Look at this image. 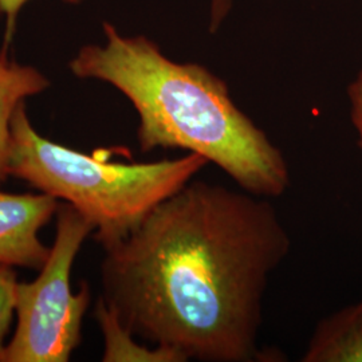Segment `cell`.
Here are the masks:
<instances>
[{
	"label": "cell",
	"mask_w": 362,
	"mask_h": 362,
	"mask_svg": "<svg viewBox=\"0 0 362 362\" xmlns=\"http://www.w3.org/2000/svg\"><path fill=\"white\" fill-rule=\"evenodd\" d=\"M290 251L269 199L194 179L105 250L101 298L188 361H262L263 299Z\"/></svg>",
	"instance_id": "obj_1"
},
{
	"label": "cell",
	"mask_w": 362,
	"mask_h": 362,
	"mask_svg": "<svg viewBox=\"0 0 362 362\" xmlns=\"http://www.w3.org/2000/svg\"><path fill=\"white\" fill-rule=\"evenodd\" d=\"M104 31V46L82 47L69 66L76 77L104 81L129 100L141 152L184 149L204 156L248 194H285L284 152L235 105L221 78L204 66L170 61L145 37H122L110 23Z\"/></svg>",
	"instance_id": "obj_2"
},
{
	"label": "cell",
	"mask_w": 362,
	"mask_h": 362,
	"mask_svg": "<svg viewBox=\"0 0 362 362\" xmlns=\"http://www.w3.org/2000/svg\"><path fill=\"white\" fill-rule=\"evenodd\" d=\"M209 164L187 153L155 163H113L40 136L25 103L11 121L8 176L76 208L90 221L104 250L128 238L158 204L177 194Z\"/></svg>",
	"instance_id": "obj_3"
},
{
	"label": "cell",
	"mask_w": 362,
	"mask_h": 362,
	"mask_svg": "<svg viewBox=\"0 0 362 362\" xmlns=\"http://www.w3.org/2000/svg\"><path fill=\"white\" fill-rule=\"evenodd\" d=\"M55 216V240L37 279L16 285L18 322L3 362H67L81 344L90 287L82 282L74 294L70 275L81 247L94 228L66 203L58 207Z\"/></svg>",
	"instance_id": "obj_4"
},
{
	"label": "cell",
	"mask_w": 362,
	"mask_h": 362,
	"mask_svg": "<svg viewBox=\"0 0 362 362\" xmlns=\"http://www.w3.org/2000/svg\"><path fill=\"white\" fill-rule=\"evenodd\" d=\"M58 200L46 194L0 191V264L40 270L50 255L39 231L58 211Z\"/></svg>",
	"instance_id": "obj_5"
},
{
	"label": "cell",
	"mask_w": 362,
	"mask_h": 362,
	"mask_svg": "<svg viewBox=\"0 0 362 362\" xmlns=\"http://www.w3.org/2000/svg\"><path fill=\"white\" fill-rule=\"evenodd\" d=\"M302 362H362V299L322 318Z\"/></svg>",
	"instance_id": "obj_6"
},
{
	"label": "cell",
	"mask_w": 362,
	"mask_h": 362,
	"mask_svg": "<svg viewBox=\"0 0 362 362\" xmlns=\"http://www.w3.org/2000/svg\"><path fill=\"white\" fill-rule=\"evenodd\" d=\"M49 85V79L35 67L16 64L4 49L0 52V185L8 177L13 113L27 97L46 90Z\"/></svg>",
	"instance_id": "obj_7"
},
{
	"label": "cell",
	"mask_w": 362,
	"mask_h": 362,
	"mask_svg": "<svg viewBox=\"0 0 362 362\" xmlns=\"http://www.w3.org/2000/svg\"><path fill=\"white\" fill-rule=\"evenodd\" d=\"M94 317L104 337V362H187L188 360L176 350L155 345L143 346L136 342V336L130 332L116 313L103 298H98Z\"/></svg>",
	"instance_id": "obj_8"
},
{
	"label": "cell",
	"mask_w": 362,
	"mask_h": 362,
	"mask_svg": "<svg viewBox=\"0 0 362 362\" xmlns=\"http://www.w3.org/2000/svg\"><path fill=\"white\" fill-rule=\"evenodd\" d=\"M16 272L11 266L0 264V362L4 360L6 337L11 327L15 315L16 298Z\"/></svg>",
	"instance_id": "obj_9"
},
{
	"label": "cell",
	"mask_w": 362,
	"mask_h": 362,
	"mask_svg": "<svg viewBox=\"0 0 362 362\" xmlns=\"http://www.w3.org/2000/svg\"><path fill=\"white\" fill-rule=\"evenodd\" d=\"M350 101V119L357 132V145L362 152V69L348 86Z\"/></svg>",
	"instance_id": "obj_10"
},
{
	"label": "cell",
	"mask_w": 362,
	"mask_h": 362,
	"mask_svg": "<svg viewBox=\"0 0 362 362\" xmlns=\"http://www.w3.org/2000/svg\"><path fill=\"white\" fill-rule=\"evenodd\" d=\"M28 0H0V13L6 15L7 21V27H6V38H4V50L8 49V45L11 43L13 31H15V23H16V16L22 7L26 4ZM67 3L76 4L82 0H65Z\"/></svg>",
	"instance_id": "obj_11"
},
{
	"label": "cell",
	"mask_w": 362,
	"mask_h": 362,
	"mask_svg": "<svg viewBox=\"0 0 362 362\" xmlns=\"http://www.w3.org/2000/svg\"><path fill=\"white\" fill-rule=\"evenodd\" d=\"M233 0H211V33L219 28L223 19L230 13Z\"/></svg>",
	"instance_id": "obj_12"
}]
</instances>
